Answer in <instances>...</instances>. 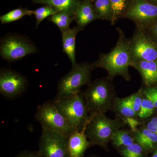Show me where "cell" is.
<instances>
[{"instance_id": "obj_1", "label": "cell", "mask_w": 157, "mask_h": 157, "mask_svg": "<svg viewBox=\"0 0 157 157\" xmlns=\"http://www.w3.org/2000/svg\"><path fill=\"white\" fill-rule=\"evenodd\" d=\"M117 29L119 35L115 46L109 53L101 54L98 59L91 64L94 70L100 68L106 70L107 76L112 80L119 76L128 81L131 79L129 68L132 67L133 62L130 41L121 29Z\"/></svg>"}, {"instance_id": "obj_2", "label": "cell", "mask_w": 157, "mask_h": 157, "mask_svg": "<svg viewBox=\"0 0 157 157\" xmlns=\"http://www.w3.org/2000/svg\"><path fill=\"white\" fill-rule=\"evenodd\" d=\"M83 94L90 117L99 113L105 114L111 109L115 98L113 80L107 76L91 82Z\"/></svg>"}, {"instance_id": "obj_3", "label": "cell", "mask_w": 157, "mask_h": 157, "mask_svg": "<svg viewBox=\"0 0 157 157\" xmlns=\"http://www.w3.org/2000/svg\"><path fill=\"white\" fill-rule=\"evenodd\" d=\"M125 124L120 118L112 119L104 113H99L90 117L84 132L92 145H98L108 151L113 134Z\"/></svg>"}, {"instance_id": "obj_4", "label": "cell", "mask_w": 157, "mask_h": 157, "mask_svg": "<svg viewBox=\"0 0 157 157\" xmlns=\"http://www.w3.org/2000/svg\"><path fill=\"white\" fill-rule=\"evenodd\" d=\"M57 109L76 131L85 130L90 119L83 93L80 92L53 100Z\"/></svg>"}, {"instance_id": "obj_5", "label": "cell", "mask_w": 157, "mask_h": 157, "mask_svg": "<svg viewBox=\"0 0 157 157\" xmlns=\"http://www.w3.org/2000/svg\"><path fill=\"white\" fill-rule=\"evenodd\" d=\"M91 64L88 63L76 64L71 71L61 78L58 84L57 94L55 99L67 97L81 92V88L91 82Z\"/></svg>"}, {"instance_id": "obj_6", "label": "cell", "mask_w": 157, "mask_h": 157, "mask_svg": "<svg viewBox=\"0 0 157 157\" xmlns=\"http://www.w3.org/2000/svg\"><path fill=\"white\" fill-rule=\"evenodd\" d=\"M35 118L41 124L42 128L59 133L67 137L76 131L57 109L54 101H46L38 106Z\"/></svg>"}, {"instance_id": "obj_7", "label": "cell", "mask_w": 157, "mask_h": 157, "mask_svg": "<svg viewBox=\"0 0 157 157\" xmlns=\"http://www.w3.org/2000/svg\"><path fill=\"white\" fill-rule=\"evenodd\" d=\"M124 14L135 23L137 28L145 29L157 19V6L146 0H132Z\"/></svg>"}, {"instance_id": "obj_8", "label": "cell", "mask_w": 157, "mask_h": 157, "mask_svg": "<svg viewBox=\"0 0 157 157\" xmlns=\"http://www.w3.org/2000/svg\"><path fill=\"white\" fill-rule=\"evenodd\" d=\"M68 137L42 128L39 142V151L42 157H69Z\"/></svg>"}, {"instance_id": "obj_9", "label": "cell", "mask_w": 157, "mask_h": 157, "mask_svg": "<svg viewBox=\"0 0 157 157\" xmlns=\"http://www.w3.org/2000/svg\"><path fill=\"white\" fill-rule=\"evenodd\" d=\"M37 51L36 48L25 38L9 36L1 42V55L9 61H15Z\"/></svg>"}, {"instance_id": "obj_10", "label": "cell", "mask_w": 157, "mask_h": 157, "mask_svg": "<svg viewBox=\"0 0 157 157\" xmlns=\"http://www.w3.org/2000/svg\"><path fill=\"white\" fill-rule=\"evenodd\" d=\"M129 41L133 61L157 60V45L143 30L136 28Z\"/></svg>"}, {"instance_id": "obj_11", "label": "cell", "mask_w": 157, "mask_h": 157, "mask_svg": "<svg viewBox=\"0 0 157 157\" xmlns=\"http://www.w3.org/2000/svg\"><path fill=\"white\" fill-rule=\"evenodd\" d=\"M27 85L25 77L10 69H2L0 72V92L8 98H16L22 94Z\"/></svg>"}, {"instance_id": "obj_12", "label": "cell", "mask_w": 157, "mask_h": 157, "mask_svg": "<svg viewBox=\"0 0 157 157\" xmlns=\"http://www.w3.org/2000/svg\"><path fill=\"white\" fill-rule=\"evenodd\" d=\"M92 146L84 130L76 131L68 137L67 148L69 157H84L85 153Z\"/></svg>"}, {"instance_id": "obj_13", "label": "cell", "mask_w": 157, "mask_h": 157, "mask_svg": "<svg viewBox=\"0 0 157 157\" xmlns=\"http://www.w3.org/2000/svg\"><path fill=\"white\" fill-rule=\"evenodd\" d=\"M98 19L94 6L93 0L80 1L75 15L77 26L83 29L86 26Z\"/></svg>"}, {"instance_id": "obj_14", "label": "cell", "mask_w": 157, "mask_h": 157, "mask_svg": "<svg viewBox=\"0 0 157 157\" xmlns=\"http://www.w3.org/2000/svg\"><path fill=\"white\" fill-rule=\"evenodd\" d=\"M132 67L139 72L147 86H151L157 82V60H134Z\"/></svg>"}, {"instance_id": "obj_15", "label": "cell", "mask_w": 157, "mask_h": 157, "mask_svg": "<svg viewBox=\"0 0 157 157\" xmlns=\"http://www.w3.org/2000/svg\"><path fill=\"white\" fill-rule=\"evenodd\" d=\"M82 30L76 26L62 32L63 51L71 61L72 67L77 64L76 60V38L78 32Z\"/></svg>"}, {"instance_id": "obj_16", "label": "cell", "mask_w": 157, "mask_h": 157, "mask_svg": "<svg viewBox=\"0 0 157 157\" xmlns=\"http://www.w3.org/2000/svg\"><path fill=\"white\" fill-rule=\"evenodd\" d=\"M135 142L138 144L147 152L157 149V134L145 127L137 129L133 135Z\"/></svg>"}, {"instance_id": "obj_17", "label": "cell", "mask_w": 157, "mask_h": 157, "mask_svg": "<svg viewBox=\"0 0 157 157\" xmlns=\"http://www.w3.org/2000/svg\"><path fill=\"white\" fill-rule=\"evenodd\" d=\"M35 4H42L53 7L58 12L67 13L75 17L79 0H32Z\"/></svg>"}, {"instance_id": "obj_18", "label": "cell", "mask_w": 157, "mask_h": 157, "mask_svg": "<svg viewBox=\"0 0 157 157\" xmlns=\"http://www.w3.org/2000/svg\"><path fill=\"white\" fill-rule=\"evenodd\" d=\"M111 109L116 113L119 118L136 117L137 113L126 101L124 98L115 97L113 101Z\"/></svg>"}, {"instance_id": "obj_19", "label": "cell", "mask_w": 157, "mask_h": 157, "mask_svg": "<svg viewBox=\"0 0 157 157\" xmlns=\"http://www.w3.org/2000/svg\"><path fill=\"white\" fill-rule=\"evenodd\" d=\"M110 141L117 149L130 146L135 143L134 136H132L128 131L121 129L116 131L113 134Z\"/></svg>"}, {"instance_id": "obj_20", "label": "cell", "mask_w": 157, "mask_h": 157, "mask_svg": "<svg viewBox=\"0 0 157 157\" xmlns=\"http://www.w3.org/2000/svg\"><path fill=\"white\" fill-rule=\"evenodd\" d=\"M94 6L98 19L110 21L112 10L110 0H94Z\"/></svg>"}, {"instance_id": "obj_21", "label": "cell", "mask_w": 157, "mask_h": 157, "mask_svg": "<svg viewBox=\"0 0 157 157\" xmlns=\"http://www.w3.org/2000/svg\"><path fill=\"white\" fill-rule=\"evenodd\" d=\"M48 20L56 25L62 32L70 28V24L75 20V17L65 12H60L50 16Z\"/></svg>"}, {"instance_id": "obj_22", "label": "cell", "mask_w": 157, "mask_h": 157, "mask_svg": "<svg viewBox=\"0 0 157 157\" xmlns=\"http://www.w3.org/2000/svg\"><path fill=\"white\" fill-rule=\"evenodd\" d=\"M117 150L122 157H147L148 153L136 142L130 146L121 147Z\"/></svg>"}, {"instance_id": "obj_23", "label": "cell", "mask_w": 157, "mask_h": 157, "mask_svg": "<svg viewBox=\"0 0 157 157\" xmlns=\"http://www.w3.org/2000/svg\"><path fill=\"white\" fill-rule=\"evenodd\" d=\"M33 14V11L32 10L21 8H17L1 16L0 21L2 24L9 23L21 19L26 15H31Z\"/></svg>"}, {"instance_id": "obj_24", "label": "cell", "mask_w": 157, "mask_h": 157, "mask_svg": "<svg viewBox=\"0 0 157 157\" xmlns=\"http://www.w3.org/2000/svg\"><path fill=\"white\" fill-rule=\"evenodd\" d=\"M110 2L112 10L110 22L114 25L126 10L127 0H110Z\"/></svg>"}, {"instance_id": "obj_25", "label": "cell", "mask_w": 157, "mask_h": 157, "mask_svg": "<svg viewBox=\"0 0 157 157\" xmlns=\"http://www.w3.org/2000/svg\"><path fill=\"white\" fill-rule=\"evenodd\" d=\"M57 13H58V12L56 9L51 6L46 5L39 9L34 10L33 14H34L36 17V28L42 22V21L44 20L46 17H49Z\"/></svg>"}, {"instance_id": "obj_26", "label": "cell", "mask_w": 157, "mask_h": 157, "mask_svg": "<svg viewBox=\"0 0 157 157\" xmlns=\"http://www.w3.org/2000/svg\"><path fill=\"white\" fill-rule=\"evenodd\" d=\"M144 96L142 92V88L138 90L137 92L125 98L128 104L132 107L134 111L137 114L140 111Z\"/></svg>"}, {"instance_id": "obj_27", "label": "cell", "mask_w": 157, "mask_h": 157, "mask_svg": "<svg viewBox=\"0 0 157 157\" xmlns=\"http://www.w3.org/2000/svg\"><path fill=\"white\" fill-rule=\"evenodd\" d=\"M155 108L153 103L144 97L140 111L137 113V116L141 119L147 118L153 114Z\"/></svg>"}, {"instance_id": "obj_28", "label": "cell", "mask_w": 157, "mask_h": 157, "mask_svg": "<svg viewBox=\"0 0 157 157\" xmlns=\"http://www.w3.org/2000/svg\"><path fill=\"white\" fill-rule=\"evenodd\" d=\"M142 88L144 97L150 100L153 103L155 107L157 108V86H147Z\"/></svg>"}, {"instance_id": "obj_29", "label": "cell", "mask_w": 157, "mask_h": 157, "mask_svg": "<svg viewBox=\"0 0 157 157\" xmlns=\"http://www.w3.org/2000/svg\"><path fill=\"white\" fill-rule=\"evenodd\" d=\"M125 123L128 124L133 132L137 130V127L140 125V122L135 117H127L123 119Z\"/></svg>"}, {"instance_id": "obj_30", "label": "cell", "mask_w": 157, "mask_h": 157, "mask_svg": "<svg viewBox=\"0 0 157 157\" xmlns=\"http://www.w3.org/2000/svg\"><path fill=\"white\" fill-rule=\"evenodd\" d=\"M143 30L151 39H154L155 41L157 42V22Z\"/></svg>"}, {"instance_id": "obj_31", "label": "cell", "mask_w": 157, "mask_h": 157, "mask_svg": "<svg viewBox=\"0 0 157 157\" xmlns=\"http://www.w3.org/2000/svg\"><path fill=\"white\" fill-rule=\"evenodd\" d=\"M15 157H42L39 151H31L29 150L22 151Z\"/></svg>"}, {"instance_id": "obj_32", "label": "cell", "mask_w": 157, "mask_h": 157, "mask_svg": "<svg viewBox=\"0 0 157 157\" xmlns=\"http://www.w3.org/2000/svg\"><path fill=\"white\" fill-rule=\"evenodd\" d=\"M146 128L149 130L157 134V125L153 123L151 121L148 122L147 124Z\"/></svg>"}, {"instance_id": "obj_33", "label": "cell", "mask_w": 157, "mask_h": 157, "mask_svg": "<svg viewBox=\"0 0 157 157\" xmlns=\"http://www.w3.org/2000/svg\"><path fill=\"white\" fill-rule=\"evenodd\" d=\"M151 122H152L153 123L157 125V117H155L152 118L151 119Z\"/></svg>"}, {"instance_id": "obj_34", "label": "cell", "mask_w": 157, "mask_h": 157, "mask_svg": "<svg viewBox=\"0 0 157 157\" xmlns=\"http://www.w3.org/2000/svg\"><path fill=\"white\" fill-rule=\"evenodd\" d=\"M151 157H157V149L154 151Z\"/></svg>"}, {"instance_id": "obj_35", "label": "cell", "mask_w": 157, "mask_h": 157, "mask_svg": "<svg viewBox=\"0 0 157 157\" xmlns=\"http://www.w3.org/2000/svg\"><path fill=\"white\" fill-rule=\"evenodd\" d=\"M86 157H100L98 156L95 155H92L90 156H88Z\"/></svg>"}, {"instance_id": "obj_36", "label": "cell", "mask_w": 157, "mask_h": 157, "mask_svg": "<svg viewBox=\"0 0 157 157\" xmlns=\"http://www.w3.org/2000/svg\"><path fill=\"white\" fill-rule=\"evenodd\" d=\"M152 1H154V2H157V0H152Z\"/></svg>"}]
</instances>
